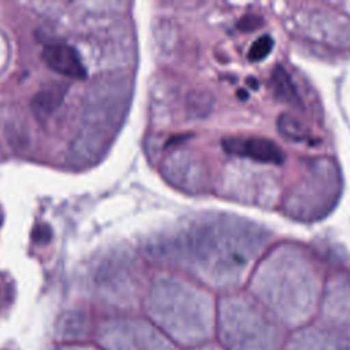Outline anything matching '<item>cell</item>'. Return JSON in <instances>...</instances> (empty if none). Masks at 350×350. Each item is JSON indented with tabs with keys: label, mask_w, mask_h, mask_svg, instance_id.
I'll return each instance as SVG.
<instances>
[{
	"label": "cell",
	"mask_w": 350,
	"mask_h": 350,
	"mask_svg": "<svg viewBox=\"0 0 350 350\" xmlns=\"http://www.w3.org/2000/svg\"><path fill=\"white\" fill-rule=\"evenodd\" d=\"M223 149L230 154L246 157L265 164H282L284 160V152L272 139L264 137H228L224 138Z\"/></svg>",
	"instance_id": "2"
},
{
	"label": "cell",
	"mask_w": 350,
	"mask_h": 350,
	"mask_svg": "<svg viewBox=\"0 0 350 350\" xmlns=\"http://www.w3.org/2000/svg\"><path fill=\"white\" fill-rule=\"evenodd\" d=\"M272 83L275 94L279 100L290 105H299V97L295 86L291 82V78L287 71L279 64L272 71Z\"/></svg>",
	"instance_id": "4"
},
{
	"label": "cell",
	"mask_w": 350,
	"mask_h": 350,
	"mask_svg": "<svg viewBox=\"0 0 350 350\" xmlns=\"http://www.w3.org/2000/svg\"><path fill=\"white\" fill-rule=\"evenodd\" d=\"M63 96H64V89L63 86H57V85H53L48 89H42L36 97H34V101H33V105H34V109L38 115H42V116H46L49 115L51 112H53L56 109V107L62 103L63 100Z\"/></svg>",
	"instance_id": "5"
},
{
	"label": "cell",
	"mask_w": 350,
	"mask_h": 350,
	"mask_svg": "<svg viewBox=\"0 0 350 350\" xmlns=\"http://www.w3.org/2000/svg\"><path fill=\"white\" fill-rule=\"evenodd\" d=\"M278 126L280 129V133L291 139H302L305 138V130L302 124H299L295 119L282 115L280 120L278 122Z\"/></svg>",
	"instance_id": "7"
},
{
	"label": "cell",
	"mask_w": 350,
	"mask_h": 350,
	"mask_svg": "<svg viewBox=\"0 0 350 350\" xmlns=\"http://www.w3.org/2000/svg\"><path fill=\"white\" fill-rule=\"evenodd\" d=\"M272 48H273L272 37L268 34H264L253 42V45L250 46V49L247 52V59L250 62H260L269 55Z\"/></svg>",
	"instance_id": "6"
},
{
	"label": "cell",
	"mask_w": 350,
	"mask_h": 350,
	"mask_svg": "<svg viewBox=\"0 0 350 350\" xmlns=\"http://www.w3.org/2000/svg\"><path fill=\"white\" fill-rule=\"evenodd\" d=\"M258 21H260V19L256 18V16H245V18H242V21L239 22V27L243 29V30L254 29V27H257V26L261 25Z\"/></svg>",
	"instance_id": "9"
},
{
	"label": "cell",
	"mask_w": 350,
	"mask_h": 350,
	"mask_svg": "<svg viewBox=\"0 0 350 350\" xmlns=\"http://www.w3.org/2000/svg\"><path fill=\"white\" fill-rule=\"evenodd\" d=\"M42 59L51 70L60 75L75 79L86 78V68L78 52L67 44L46 45L42 49Z\"/></svg>",
	"instance_id": "3"
},
{
	"label": "cell",
	"mask_w": 350,
	"mask_h": 350,
	"mask_svg": "<svg viewBox=\"0 0 350 350\" xmlns=\"http://www.w3.org/2000/svg\"><path fill=\"white\" fill-rule=\"evenodd\" d=\"M31 238L36 243H48L52 238V230L46 224H38L33 228Z\"/></svg>",
	"instance_id": "8"
},
{
	"label": "cell",
	"mask_w": 350,
	"mask_h": 350,
	"mask_svg": "<svg viewBox=\"0 0 350 350\" xmlns=\"http://www.w3.org/2000/svg\"><path fill=\"white\" fill-rule=\"evenodd\" d=\"M120 88L112 79H103L88 93L82 126L70 148V161L74 165H92L105 152L126 108Z\"/></svg>",
	"instance_id": "1"
}]
</instances>
